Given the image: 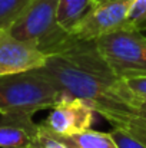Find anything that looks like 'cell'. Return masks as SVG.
Listing matches in <instances>:
<instances>
[{
    "label": "cell",
    "mask_w": 146,
    "mask_h": 148,
    "mask_svg": "<svg viewBox=\"0 0 146 148\" xmlns=\"http://www.w3.org/2000/svg\"><path fill=\"white\" fill-rule=\"evenodd\" d=\"M40 69L62 94L89 102L113 128L122 127L132 116L133 95L105 62L96 40H80L70 35Z\"/></svg>",
    "instance_id": "cell-1"
},
{
    "label": "cell",
    "mask_w": 146,
    "mask_h": 148,
    "mask_svg": "<svg viewBox=\"0 0 146 148\" xmlns=\"http://www.w3.org/2000/svg\"><path fill=\"white\" fill-rule=\"evenodd\" d=\"M62 97L56 84L40 68L0 76V115H35L49 109Z\"/></svg>",
    "instance_id": "cell-2"
},
{
    "label": "cell",
    "mask_w": 146,
    "mask_h": 148,
    "mask_svg": "<svg viewBox=\"0 0 146 148\" xmlns=\"http://www.w3.org/2000/svg\"><path fill=\"white\" fill-rule=\"evenodd\" d=\"M59 0H30L16 22L6 29L12 36L27 42L46 55L59 50L70 38L56 20Z\"/></svg>",
    "instance_id": "cell-3"
},
{
    "label": "cell",
    "mask_w": 146,
    "mask_h": 148,
    "mask_svg": "<svg viewBox=\"0 0 146 148\" xmlns=\"http://www.w3.org/2000/svg\"><path fill=\"white\" fill-rule=\"evenodd\" d=\"M99 53L119 79L146 76V35L123 26L96 40Z\"/></svg>",
    "instance_id": "cell-4"
},
{
    "label": "cell",
    "mask_w": 146,
    "mask_h": 148,
    "mask_svg": "<svg viewBox=\"0 0 146 148\" xmlns=\"http://www.w3.org/2000/svg\"><path fill=\"white\" fill-rule=\"evenodd\" d=\"M49 109L50 112L42 125L60 137H69L90 130L99 115L89 102L65 94H62Z\"/></svg>",
    "instance_id": "cell-5"
},
{
    "label": "cell",
    "mask_w": 146,
    "mask_h": 148,
    "mask_svg": "<svg viewBox=\"0 0 146 148\" xmlns=\"http://www.w3.org/2000/svg\"><path fill=\"white\" fill-rule=\"evenodd\" d=\"M132 1L109 0L97 3L69 35L80 40H97L100 36L126 26Z\"/></svg>",
    "instance_id": "cell-6"
},
{
    "label": "cell",
    "mask_w": 146,
    "mask_h": 148,
    "mask_svg": "<svg viewBox=\"0 0 146 148\" xmlns=\"http://www.w3.org/2000/svg\"><path fill=\"white\" fill-rule=\"evenodd\" d=\"M48 55L36 46L16 39L6 29L0 30V76L42 68Z\"/></svg>",
    "instance_id": "cell-7"
},
{
    "label": "cell",
    "mask_w": 146,
    "mask_h": 148,
    "mask_svg": "<svg viewBox=\"0 0 146 148\" xmlns=\"http://www.w3.org/2000/svg\"><path fill=\"white\" fill-rule=\"evenodd\" d=\"M37 128L33 115H0V148H30Z\"/></svg>",
    "instance_id": "cell-8"
},
{
    "label": "cell",
    "mask_w": 146,
    "mask_h": 148,
    "mask_svg": "<svg viewBox=\"0 0 146 148\" xmlns=\"http://www.w3.org/2000/svg\"><path fill=\"white\" fill-rule=\"evenodd\" d=\"M96 4L95 0H59L56 13L57 25L70 33Z\"/></svg>",
    "instance_id": "cell-9"
},
{
    "label": "cell",
    "mask_w": 146,
    "mask_h": 148,
    "mask_svg": "<svg viewBox=\"0 0 146 148\" xmlns=\"http://www.w3.org/2000/svg\"><path fill=\"white\" fill-rule=\"evenodd\" d=\"M60 138L70 148H119L110 132L95 131L92 128L75 135Z\"/></svg>",
    "instance_id": "cell-10"
},
{
    "label": "cell",
    "mask_w": 146,
    "mask_h": 148,
    "mask_svg": "<svg viewBox=\"0 0 146 148\" xmlns=\"http://www.w3.org/2000/svg\"><path fill=\"white\" fill-rule=\"evenodd\" d=\"M29 3L30 0H0V30L9 29Z\"/></svg>",
    "instance_id": "cell-11"
},
{
    "label": "cell",
    "mask_w": 146,
    "mask_h": 148,
    "mask_svg": "<svg viewBox=\"0 0 146 148\" xmlns=\"http://www.w3.org/2000/svg\"><path fill=\"white\" fill-rule=\"evenodd\" d=\"M30 148H70L59 135L49 131L46 127L39 125L37 132L32 141Z\"/></svg>",
    "instance_id": "cell-12"
},
{
    "label": "cell",
    "mask_w": 146,
    "mask_h": 148,
    "mask_svg": "<svg viewBox=\"0 0 146 148\" xmlns=\"http://www.w3.org/2000/svg\"><path fill=\"white\" fill-rule=\"evenodd\" d=\"M110 135L113 137L119 148H146V144H143L142 141H139L138 138H135L122 128H113L110 131Z\"/></svg>",
    "instance_id": "cell-13"
},
{
    "label": "cell",
    "mask_w": 146,
    "mask_h": 148,
    "mask_svg": "<svg viewBox=\"0 0 146 148\" xmlns=\"http://www.w3.org/2000/svg\"><path fill=\"white\" fill-rule=\"evenodd\" d=\"M123 82H125V86L129 89V92L133 97L146 98V76L123 79Z\"/></svg>",
    "instance_id": "cell-14"
},
{
    "label": "cell",
    "mask_w": 146,
    "mask_h": 148,
    "mask_svg": "<svg viewBox=\"0 0 146 148\" xmlns=\"http://www.w3.org/2000/svg\"><path fill=\"white\" fill-rule=\"evenodd\" d=\"M136 138H139V141H142L143 144H146V130H145V131H142V132H141Z\"/></svg>",
    "instance_id": "cell-15"
},
{
    "label": "cell",
    "mask_w": 146,
    "mask_h": 148,
    "mask_svg": "<svg viewBox=\"0 0 146 148\" xmlns=\"http://www.w3.org/2000/svg\"><path fill=\"white\" fill-rule=\"evenodd\" d=\"M96 3H103V1H109V0H95Z\"/></svg>",
    "instance_id": "cell-16"
}]
</instances>
